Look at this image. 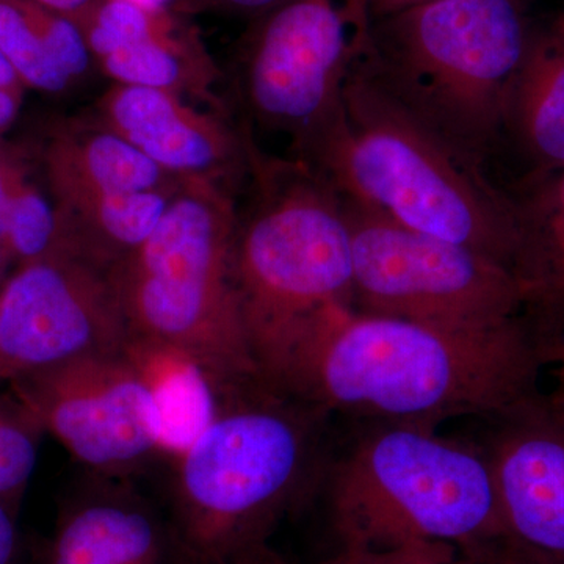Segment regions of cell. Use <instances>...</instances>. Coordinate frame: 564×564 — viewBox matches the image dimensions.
Wrapping results in <instances>:
<instances>
[{
  "label": "cell",
  "instance_id": "f1b7e54d",
  "mask_svg": "<svg viewBox=\"0 0 564 564\" xmlns=\"http://www.w3.org/2000/svg\"><path fill=\"white\" fill-rule=\"evenodd\" d=\"M281 564L292 563L282 558ZM313 564H383V554L372 549L340 547L333 556Z\"/></svg>",
  "mask_w": 564,
  "mask_h": 564
},
{
  "label": "cell",
  "instance_id": "ba28073f",
  "mask_svg": "<svg viewBox=\"0 0 564 564\" xmlns=\"http://www.w3.org/2000/svg\"><path fill=\"white\" fill-rule=\"evenodd\" d=\"M369 0H281L252 20L240 79L251 117L292 140L296 159L339 109L369 54Z\"/></svg>",
  "mask_w": 564,
  "mask_h": 564
},
{
  "label": "cell",
  "instance_id": "277c9868",
  "mask_svg": "<svg viewBox=\"0 0 564 564\" xmlns=\"http://www.w3.org/2000/svg\"><path fill=\"white\" fill-rule=\"evenodd\" d=\"M336 429L317 494L340 547L437 541L459 551L507 538L484 448L408 423Z\"/></svg>",
  "mask_w": 564,
  "mask_h": 564
},
{
  "label": "cell",
  "instance_id": "7402d4cb",
  "mask_svg": "<svg viewBox=\"0 0 564 564\" xmlns=\"http://www.w3.org/2000/svg\"><path fill=\"white\" fill-rule=\"evenodd\" d=\"M383 564H464L459 549L437 541H417L384 549Z\"/></svg>",
  "mask_w": 564,
  "mask_h": 564
},
{
  "label": "cell",
  "instance_id": "8992f818",
  "mask_svg": "<svg viewBox=\"0 0 564 564\" xmlns=\"http://www.w3.org/2000/svg\"><path fill=\"white\" fill-rule=\"evenodd\" d=\"M532 22L522 0H430L373 18L364 65L397 101L485 165L502 140Z\"/></svg>",
  "mask_w": 564,
  "mask_h": 564
},
{
  "label": "cell",
  "instance_id": "44dd1931",
  "mask_svg": "<svg viewBox=\"0 0 564 564\" xmlns=\"http://www.w3.org/2000/svg\"><path fill=\"white\" fill-rule=\"evenodd\" d=\"M41 433L17 400L0 397V502L14 513L35 470Z\"/></svg>",
  "mask_w": 564,
  "mask_h": 564
},
{
  "label": "cell",
  "instance_id": "6da1fadb",
  "mask_svg": "<svg viewBox=\"0 0 564 564\" xmlns=\"http://www.w3.org/2000/svg\"><path fill=\"white\" fill-rule=\"evenodd\" d=\"M543 355L522 318L448 329L333 304L304 326L263 383L334 421L440 430L541 393Z\"/></svg>",
  "mask_w": 564,
  "mask_h": 564
},
{
  "label": "cell",
  "instance_id": "d6986e66",
  "mask_svg": "<svg viewBox=\"0 0 564 564\" xmlns=\"http://www.w3.org/2000/svg\"><path fill=\"white\" fill-rule=\"evenodd\" d=\"M0 51L25 88L61 95L96 63L79 22L32 0H0Z\"/></svg>",
  "mask_w": 564,
  "mask_h": 564
},
{
  "label": "cell",
  "instance_id": "30bf717a",
  "mask_svg": "<svg viewBox=\"0 0 564 564\" xmlns=\"http://www.w3.org/2000/svg\"><path fill=\"white\" fill-rule=\"evenodd\" d=\"M10 386L41 432L99 477L124 480L165 444L154 373L131 344L36 370Z\"/></svg>",
  "mask_w": 564,
  "mask_h": 564
},
{
  "label": "cell",
  "instance_id": "ffe728a7",
  "mask_svg": "<svg viewBox=\"0 0 564 564\" xmlns=\"http://www.w3.org/2000/svg\"><path fill=\"white\" fill-rule=\"evenodd\" d=\"M61 221L54 204L22 173L11 193L0 251L18 265L46 254L61 239Z\"/></svg>",
  "mask_w": 564,
  "mask_h": 564
},
{
  "label": "cell",
  "instance_id": "d6a6232c",
  "mask_svg": "<svg viewBox=\"0 0 564 564\" xmlns=\"http://www.w3.org/2000/svg\"><path fill=\"white\" fill-rule=\"evenodd\" d=\"M282 556L272 551L269 545L251 552L250 555L245 556L240 562L234 564H281Z\"/></svg>",
  "mask_w": 564,
  "mask_h": 564
},
{
  "label": "cell",
  "instance_id": "52a82bcc",
  "mask_svg": "<svg viewBox=\"0 0 564 564\" xmlns=\"http://www.w3.org/2000/svg\"><path fill=\"white\" fill-rule=\"evenodd\" d=\"M258 203L237 226L232 280L259 375L315 315L350 304L351 237L343 199L307 163H261Z\"/></svg>",
  "mask_w": 564,
  "mask_h": 564
},
{
  "label": "cell",
  "instance_id": "3957f363",
  "mask_svg": "<svg viewBox=\"0 0 564 564\" xmlns=\"http://www.w3.org/2000/svg\"><path fill=\"white\" fill-rule=\"evenodd\" d=\"M364 63L333 120L296 161L321 174L340 198L484 252L511 270V196L489 181L484 163L397 101Z\"/></svg>",
  "mask_w": 564,
  "mask_h": 564
},
{
  "label": "cell",
  "instance_id": "836d02e7",
  "mask_svg": "<svg viewBox=\"0 0 564 564\" xmlns=\"http://www.w3.org/2000/svg\"><path fill=\"white\" fill-rule=\"evenodd\" d=\"M129 2L147 7H173L174 0H129Z\"/></svg>",
  "mask_w": 564,
  "mask_h": 564
},
{
  "label": "cell",
  "instance_id": "9a60e30c",
  "mask_svg": "<svg viewBox=\"0 0 564 564\" xmlns=\"http://www.w3.org/2000/svg\"><path fill=\"white\" fill-rule=\"evenodd\" d=\"M170 562L174 551L169 519L128 480L106 478L63 507L41 564Z\"/></svg>",
  "mask_w": 564,
  "mask_h": 564
},
{
  "label": "cell",
  "instance_id": "d4e9b609",
  "mask_svg": "<svg viewBox=\"0 0 564 564\" xmlns=\"http://www.w3.org/2000/svg\"><path fill=\"white\" fill-rule=\"evenodd\" d=\"M24 172L25 169L20 159L11 154L3 144H0V240L3 236L11 193H13L14 185Z\"/></svg>",
  "mask_w": 564,
  "mask_h": 564
},
{
  "label": "cell",
  "instance_id": "484cf974",
  "mask_svg": "<svg viewBox=\"0 0 564 564\" xmlns=\"http://www.w3.org/2000/svg\"><path fill=\"white\" fill-rule=\"evenodd\" d=\"M20 554L17 513L0 502V564H17Z\"/></svg>",
  "mask_w": 564,
  "mask_h": 564
},
{
  "label": "cell",
  "instance_id": "4316f807",
  "mask_svg": "<svg viewBox=\"0 0 564 564\" xmlns=\"http://www.w3.org/2000/svg\"><path fill=\"white\" fill-rule=\"evenodd\" d=\"M544 362L552 375V388L544 393L549 400L564 406V340L545 355Z\"/></svg>",
  "mask_w": 564,
  "mask_h": 564
},
{
  "label": "cell",
  "instance_id": "603a6c76",
  "mask_svg": "<svg viewBox=\"0 0 564 564\" xmlns=\"http://www.w3.org/2000/svg\"><path fill=\"white\" fill-rule=\"evenodd\" d=\"M464 564H556L519 547L508 538L464 549Z\"/></svg>",
  "mask_w": 564,
  "mask_h": 564
},
{
  "label": "cell",
  "instance_id": "1f68e13d",
  "mask_svg": "<svg viewBox=\"0 0 564 564\" xmlns=\"http://www.w3.org/2000/svg\"><path fill=\"white\" fill-rule=\"evenodd\" d=\"M369 2L373 18H380L395 13V11L410 9L419 3L430 2V0H369Z\"/></svg>",
  "mask_w": 564,
  "mask_h": 564
},
{
  "label": "cell",
  "instance_id": "f546056e",
  "mask_svg": "<svg viewBox=\"0 0 564 564\" xmlns=\"http://www.w3.org/2000/svg\"><path fill=\"white\" fill-rule=\"evenodd\" d=\"M24 91L0 90V144L3 133L9 131L20 113Z\"/></svg>",
  "mask_w": 564,
  "mask_h": 564
},
{
  "label": "cell",
  "instance_id": "7a4b0ae2",
  "mask_svg": "<svg viewBox=\"0 0 564 564\" xmlns=\"http://www.w3.org/2000/svg\"><path fill=\"white\" fill-rule=\"evenodd\" d=\"M218 392L177 462L166 518L177 564H234L267 545L317 494L336 433L332 415L262 378Z\"/></svg>",
  "mask_w": 564,
  "mask_h": 564
},
{
  "label": "cell",
  "instance_id": "83f0119b",
  "mask_svg": "<svg viewBox=\"0 0 564 564\" xmlns=\"http://www.w3.org/2000/svg\"><path fill=\"white\" fill-rule=\"evenodd\" d=\"M32 2L65 14V17L82 24L84 20L90 17L91 11L99 6L101 0H32Z\"/></svg>",
  "mask_w": 564,
  "mask_h": 564
},
{
  "label": "cell",
  "instance_id": "4dcf8cb0",
  "mask_svg": "<svg viewBox=\"0 0 564 564\" xmlns=\"http://www.w3.org/2000/svg\"><path fill=\"white\" fill-rule=\"evenodd\" d=\"M0 90H10V91H25V85L22 84L20 76H18L17 70H14L11 63L7 61L6 55L0 51Z\"/></svg>",
  "mask_w": 564,
  "mask_h": 564
},
{
  "label": "cell",
  "instance_id": "4fadbf2b",
  "mask_svg": "<svg viewBox=\"0 0 564 564\" xmlns=\"http://www.w3.org/2000/svg\"><path fill=\"white\" fill-rule=\"evenodd\" d=\"M96 66L113 84L203 99L217 109L218 69L198 29L173 7L101 0L82 22Z\"/></svg>",
  "mask_w": 564,
  "mask_h": 564
},
{
  "label": "cell",
  "instance_id": "5bb4252c",
  "mask_svg": "<svg viewBox=\"0 0 564 564\" xmlns=\"http://www.w3.org/2000/svg\"><path fill=\"white\" fill-rule=\"evenodd\" d=\"M221 111L195 109L180 95L113 84L96 104V121L180 180L225 184L243 165L242 139Z\"/></svg>",
  "mask_w": 564,
  "mask_h": 564
},
{
  "label": "cell",
  "instance_id": "2e32d148",
  "mask_svg": "<svg viewBox=\"0 0 564 564\" xmlns=\"http://www.w3.org/2000/svg\"><path fill=\"white\" fill-rule=\"evenodd\" d=\"M510 196L521 318L545 359L564 340V170L530 174Z\"/></svg>",
  "mask_w": 564,
  "mask_h": 564
},
{
  "label": "cell",
  "instance_id": "5b68a950",
  "mask_svg": "<svg viewBox=\"0 0 564 564\" xmlns=\"http://www.w3.org/2000/svg\"><path fill=\"white\" fill-rule=\"evenodd\" d=\"M237 226L225 184L185 180L151 236L115 267L131 343L181 358L215 389L261 378L234 288Z\"/></svg>",
  "mask_w": 564,
  "mask_h": 564
},
{
  "label": "cell",
  "instance_id": "e0dca14e",
  "mask_svg": "<svg viewBox=\"0 0 564 564\" xmlns=\"http://www.w3.org/2000/svg\"><path fill=\"white\" fill-rule=\"evenodd\" d=\"M54 204L79 196L176 192L180 177L98 121H62L43 141L40 154Z\"/></svg>",
  "mask_w": 564,
  "mask_h": 564
},
{
  "label": "cell",
  "instance_id": "9c48e42d",
  "mask_svg": "<svg viewBox=\"0 0 564 564\" xmlns=\"http://www.w3.org/2000/svg\"><path fill=\"white\" fill-rule=\"evenodd\" d=\"M340 199L355 310L448 329H491L521 317V291L503 263Z\"/></svg>",
  "mask_w": 564,
  "mask_h": 564
},
{
  "label": "cell",
  "instance_id": "8fae6325",
  "mask_svg": "<svg viewBox=\"0 0 564 564\" xmlns=\"http://www.w3.org/2000/svg\"><path fill=\"white\" fill-rule=\"evenodd\" d=\"M115 267L82 250L63 226L51 251L18 265L0 291V383L128 347Z\"/></svg>",
  "mask_w": 564,
  "mask_h": 564
},
{
  "label": "cell",
  "instance_id": "ac0fdd59",
  "mask_svg": "<svg viewBox=\"0 0 564 564\" xmlns=\"http://www.w3.org/2000/svg\"><path fill=\"white\" fill-rule=\"evenodd\" d=\"M503 137L532 174L564 170V11L532 22L505 111Z\"/></svg>",
  "mask_w": 564,
  "mask_h": 564
},
{
  "label": "cell",
  "instance_id": "7c38bea8",
  "mask_svg": "<svg viewBox=\"0 0 564 564\" xmlns=\"http://www.w3.org/2000/svg\"><path fill=\"white\" fill-rule=\"evenodd\" d=\"M475 422L508 540L564 564V406L543 391Z\"/></svg>",
  "mask_w": 564,
  "mask_h": 564
},
{
  "label": "cell",
  "instance_id": "cb8c5ba5",
  "mask_svg": "<svg viewBox=\"0 0 564 564\" xmlns=\"http://www.w3.org/2000/svg\"><path fill=\"white\" fill-rule=\"evenodd\" d=\"M280 2L281 0H174L173 9L184 14L193 11H221L247 17L252 21Z\"/></svg>",
  "mask_w": 564,
  "mask_h": 564
}]
</instances>
